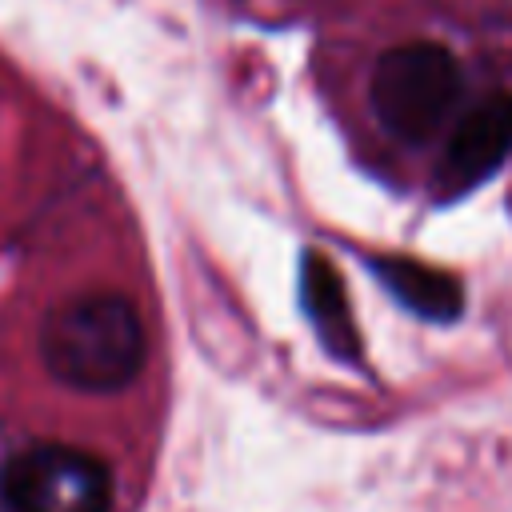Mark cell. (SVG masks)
I'll list each match as a JSON object with an SVG mask.
<instances>
[{
  "label": "cell",
  "instance_id": "1",
  "mask_svg": "<svg viewBox=\"0 0 512 512\" xmlns=\"http://www.w3.org/2000/svg\"><path fill=\"white\" fill-rule=\"evenodd\" d=\"M148 356L136 304L120 292H84L56 304L40 324L44 368L76 392L128 388Z\"/></svg>",
  "mask_w": 512,
  "mask_h": 512
},
{
  "label": "cell",
  "instance_id": "2",
  "mask_svg": "<svg viewBox=\"0 0 512 512\" xmlns=\"http://www.w3.org/2000/svg\"><path fill=\"white\" fill-rule=\"evenodd\" d=\"M464 96V68L440 40H404L388 48L368 80L380 128L408 148L436 140Z\"/></svg>",
  "mask_w": 512,
  "mask_h": 512
},
{
  "label": "cell",
  "instance_id": "3",
  "mask_svg": "<svg viewBox=\"0 0 512 512\" xmlns=\"http://www.w3.org/2000/svg\"><path fill=\"white\" fill-rule=\"evenodd\" d=\"M8 512H112V472L72 444H32L0 472Z\"/></svg>",
  "mask_w": 512,
  "mask_h": 512
},
{
  "label": "cell",
  "instance_id": "4",
  "mask_svg": "<svg viewBox=\"0 0 512 512\" xmlns=\"http://www.w3.org/2000/svg\"><path fill=\"white\" fill-rule=\"evenodd\" d=\"M508 152H512V92H492L452 124L436 164V192L464 196L468 188L484 184L504 164Z\"/></svg>",
  "mask_w": 512,
  "mask_h": 512
},
{
  "label": "cell",
  "instance_id": "5",
  "mask_svg": "<svg viewBox=\"0 0 512 512\" xmlns=\"http://www.w3.org/2000/svg\"><path fill=\"white\" fill-rule=\"evenodd\" d=\"M372 268L392 288V296H400L412 312L428 320H452L460 312V284L452 276L412 260H372Z\"/></svg>",
  "mask_w": 512,
  "mask_h": 512
},
{
  "label": "cell",
  "instance_id": "6",
  "mask_svg": "<svg viewBox=\"0 0 512 512\" xmlns=\"http://www.w3.org/2000/svg\"><path fill=\"white\" fill-rule=\"evenodd\" d=\"M304 304L316 320L320 340L332 348V356L352 360L356 356V332H352V320H348V304H344L336 272L320 256H308V264H304Z\"/></svg>",
  "mask_w": 512,
  "mask_h": 512
}]
</instances>
